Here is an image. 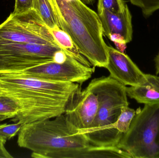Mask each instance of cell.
Returning a JSON list of instances; mask_svg holds the SVG:
<instances>
[{"mask_svg":"<svg viewBox=\"0 0 159 158\" xmlns=\"http://www.w3.org/2000/svg\"><path fill=\"white\" fill-rule=\"evenodd\" d=\"M59 27L94 67L105 68L106 44L98 14L81 0H49Z\"/></svg>","mask_w":159,"mask_h":158,"instance_id":"1","label":"cell"},{"mask_svg":"<svg viewBox=\"0 0 159 158\" xmlns=\"http://www.w3.org/2000/svg\"><path fill=\"white\" fill-rule=\"evenodd\" d=\"M78 132L62 114L24 124L19 133L17 143L20 147L32 151V157L50 158L58 153L89 147L85 135Z\"/></svg>","mask_w":159,"mask_h":158,"instance_id":"2","label":"cell"},{"mask_svg":"<svg viewBox=\"0 0 159 158\" xmlns=\"http://www.w3.org/2000/svg\"><path fill=\"white\" fill-rule=\"evenodd\" d=\"M88 86L97 96L98 109L89 129L84 134L92 145L117 147L123 133L114 128L122 108L129 105L126 86L110 76L93 79Z\"/></svg>","mask_w":159,"mask_h":158,"instance_id":"3","label":"cell"},{"mask_svg":"<svg viewBox=\"0 0 159 158\" xmlns=\"http://www.w3.org/2000/svg\"><path fill=\"white\" fill-rule=\"evenodd\" d=\"M117 147L132 158H159V105L137 109Z\"/></svg>","mask_w":159,"mask_h":158,"instance_id":"4","label":"cell"},{"mask_svg":"<svg viewBox=\"0 0 159 158\" xmlns=\"http://www.w3.org/2000/svg\"><path fill=\"white\" fill-rule=\"evenodd\" d=\"M0 90L16 100L20 106L19 113L12 118L14 122L26 123L55 117L64 114L69 97H58L0 83Z\"/></svg>","mask_w":159,"mask_h":158,"instance_id":"5","label":"cell"},{"mask_svg":"<svg viewBox=\"0 0 159 158\" xmlns=\"http://www.w3.org/2000/svg\"><path fill=\"white\" fill-rule=\"evenodd\" d=\"M30 43L60 47L50 29L33 9L21 14L11 13L0 25V43Z\"/></svg>","mask_w":159,"mask_h":158,"instance_id":"6","label":"cell"},{"mask_svg":"<svg viewBox=\"0 0 159 158\" xmlns=\"http://www.w3.org/2000/svg\"><path fill=\"white\" fill-rule=\"evenodd\" d=\"M68 55L62 48L55 45L0 43V71L20 70L48 61L62 60Z\"/></svg>","mask_w":159,"mask_h":158,"instance_id":"7","label":"cell"},{"mask_svg":"<svg viewBox=\"0 0 159 158\" xmlns=\"http://www.w3.org/2000/svg\"><path fill=\"white\" fill-rule=\"evenodd\" d=\"M94 70V67L86 66L68 55L62 60L48 61L16 71L0 72L18 74L47 81L82 84L91 78Z\"/></svg>","mask_w":159,"mask_h":158,"instance_id":"8","label":"cell"},{"mask_svg":"<svg viewBox=\"0 0 159 158\" xmlns=\"http://www.w3.org/2000/svg\"><path fill=\"white\" fill-rule=\"evenodd\" d=\"M98 109L96 94L89 86L83 90L80 86L69 97L64 114L68 122L80 132L89 128Z\"/></svg>","mask_w":159,"mask_h":158,"instance_id":"9","label":"cell"},{"mask_svg":"<svg viewBox=\"0 0 159 158\" xmlns=\"http://www.w3.org/2000/svg\"><path fill=\"white\" fill-rule=\"evenodd\" d=\"M0 83L5 85L58 97H69L79 87L72 82H54L18 74L0 72Z\"/></svg>","mask_w":159,"mask_h":158,"instance_id":"10","label":"cell"},{"mask_svg":"<svg viewBox=\"0 0 159 158\" xmlns=\"http://www.w3.org/2000/svg\"><path fill=\"white\" fill-rule=\"evenodd\" d=\"M107 63L105 68L111 78L125 86L139 85L144 79L145 74L129 56L106 45Z\"/></svg>","mask_w":159,"mask_h":158,"instance_id":"11","label":"cell"},{"mask_svg":"<svg viewBox=\"0 0 159 158\" xmlns=\"http://www.w3.org/2000/svg\"><path fill=\"white\" fill-rule=\"evenodd\" d=\"M97 14L103 35L120 46H125L131 41L133 33L132 15L128 5L119 13L103 10Z\"/></svg>","mask_w":159,"mask_h":158,"instance_id":"12","label":"cell"},{"mask_svg":"<svg viewBox=\"0 0 159 158\" xmlns=\"http://www.w3.org/2000/svg\"><path fill=\"white\" fill-rule=\"evenodd\" d=\"M127 96L139 104L153 105H159V77L145 74L140 84L126 87Z\"/></svg>","mask_w":159,"mask_h":158,"instance_id":"13","label":"cell"},{"mask_svg":"<svg viewBox=\"0 0 159 158\" xmlns=\"http://www.w3.org/2000/svg\"><path fill=\"white\" fill-rule=\"evenodd\" d=\"M132 158L126 151L117 147H98L91 145L80 150L59 153L55 158Z\"/></svg>","mask_w":159,"mask_h":158,"instance_id":"14","label":"cell"},{"mask_svg":"<svg viewBox=\"0 0 159 158\" xmlns=\"http://www.w3.org/2000/svg\"><path fill=\"white\" fill-rule=\"evenodd\" d=\"M51 33L61 48H62L69 55L78 60L80 63L90 66V63L80 53L79 50L74 43L72 40L66 32L59 26L50 29Z\"/></svg>","mask_w":159,"mask_h":158,"instance_id":"15","label":"cell"},{"mask_svg":"<svg viewBox=\"0 0 159 158\" xmlns=\"http://www.w3.org/2000/svg\"><path fill=\"white\" fill-rule=\"evenodd\" d=\"M33 9L37 12L49 29L59 26L49 0H34Z\"/></svg>","mask_w":159,"mask_h":158,"instance_id":"16","label":"cell"},{"mask_svg":"<svg viewBox=\"0 0 159 158\" xmlns=\"http://www.w3.org/2000/svg\"><path fill=\"white\" fill-rule=\"evenodd\" d=\"M20 110V106L16 99L2 91H0V115L13 118Z\"/></svg>","mask_w":159,"mask_h":158,"instance_id":"17","label":"cell"},{"mask_svg":"<svg viewBox=\"0 0 159 158\" xmlns=\"http://www.w3.org/2000/svg\"><path fill=\"white\" fill-rule=\"evenodd\" d=\"M135 114L136 111L129 106L123 107L117 120L114 124V128L122 133H126Z\"/></svg>","mask_w":159,"mask_h":158,"instance_id":"18","label":"cell"},{"mask_svg":"<svg viewBox=\"0 0 159 158\" xmlns=\"http://www.w3.org/2000/svg\"><path fill=\"white\" fill-rule=\"evenodd\" d=\"M127 6L124 0H98L97 13L103 10L117 13L123 11Z\"/></svg>","mask_w":159,"mask_h":158,"instance_id":"19","label":"cell"},{"mask_svg":"<svg viewBox=\"0 0 159 158\" xmlns=\"http://www.w3.org/2000/svg\"><path fill=\"white\" fill-rule=\"evenodd\" d=\"M140 8L144 16L149 17L159 9V0H129Z\"/></svg>","mask_w":159,"mask_h":158,"instance_id":"20","label":"cell"},{"mask_svg":"<svg viewBox=\"0 0 159 158\" xmlns=\"http://www.w3.org/2000/svg\"><path fill=\"white\" fill-rule=\"evenodd\" d=\"M23 124L20 122L13 124H0V139L4 143L15 137L20 131Z\"/></svg>","mask_w":159,"mask_h":158,"instance_id":"21","label":"cell"},{"mask_svg":"<svg viewBox=\"0 0 159 158\" xmlns=\"http://www.w3.org/2000/svg\"><path fill=\"white\" fill-rule=\"evenodd\" d=\"M34 0H15L14 12L15 14H19L28 12L33 9Z\"/></svg>","mask_w":159,"mask_h":158,"instance_id":"22","label":"cell"},{"mask_svg":"<svg viewBox=\"0 0 159 158\" xmlns=\"http://www.w3.org/2000/svg\"><path fill=\"white\" fill-rule=\"evenodd\" d=\"M5 144L0 139V158H12L13 157L5 147Z\"/></svg>","mask_w":159,"mask_h":158,"instance_id":"23","label":"cell"},{"mask_svg":"<svg viewBox=\"0 0 159 158\" xmlns=\"http://www.w3.org/2000/svg\"><path fill=\"white\" fill-rule=\"evenodd\" d=\"M155 66H156V74H159V52L155 58Z\"/></svg>","mask_w":159,"mask_h":158,"instance_id":"24","label":"cell"},{"mask_svg":"<svg viewBox=\"0 0 159 158\" xmlns=\"http://www.w3.org/2000/svg\"><path fill=\"white\" fill-rule=\"evenodd\" d=\"M81 1L86 4H90L93 3L95 0H81Z\"/></svg>","mask_w":159,"mask_h":158,"instance_id":"25","label":"cell"},{"mask_svg":"<svg viewBox=\"0 0 159 158\" xmlns=\"http://www.w3.org/2000/svg\"><path fill=\"white\" fill-rule=\"evenodd\" d=\"M9 119V117L7 116H4V115H0V122L3 121L5 120Z\"/></svg>","mask_w":159,"mask_h":158,"instance_id":"26","label":"cell"},{"mask_svg":"<svg viewBox=\"0 0 159 158\" xmlns=\"http://www.w3.org/2000/svg\"><path fill=\"white\" fill-rule=\"evenodd\" d=\"M0 91H1V90H0Z\"/></svg>","mask_w":159,"mask_h":158,"instance_id":"27","label":"cell"}]
</instances>
